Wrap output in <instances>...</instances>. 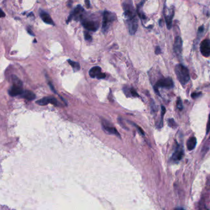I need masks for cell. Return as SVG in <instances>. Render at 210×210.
Returning <instances> with one entry per match:
<instances>
[{"instance_id": "12", "label": "cell", "mask_w": 210, "mask_h": 210, "mask_svg": "<svg viewBox=\"0 0 210 210\" xmlns=\"http://www.w3.org/2000/svg\"><path fill=\"white\" fill-rule=\"evenodd\" d=\"M24 90L22 89V85H19L14 84L13 86L11 87L9 91V94L11 96H20L23 93Z\"/></svg>"}, {"instance_id": "7", "label": "cell", "mask_w": 210, "mask_h": 210, "mask_svg": "<svg viewBox=\"0 0 210 210\" xmlns=\"http://www.w3.org/2000/svg\"><path fill=\"white\" fill-rule=\"evenodd\" d=\"M84 12V9L82 8L81 5H78L73 11V12L70 14L69 18L67 19V23L70 22L73 18H75L76 20L81 19L82 18V14Z\"/></svg>"}, {"instance_id": "8", "label": "cell", "mask_w": 210, "mask_h": 210, "mask_svg": "<svg viewBox=\"0 0 210 210\" xmlns=\"http://www.w3.org/2000/svg\"><path fill=\"white\" fill-rule=\"evenodd\" d=\"M200 51L202 55L208 58L210 55V41L209 39H206L203 40L200 44Z\"/></svg>"}, {"instance_id": "33", "label": "cell", "mask_w": 210, "mask_h": 210, "mask_svg": "<svg viewBox=\"0 0 210 210\" xmlns=\"http://www.w3.org/2000/svg\"><path fill=\"white\" fill-rule=\"evenodd\" d=\"M209 133V124L208 123V125H207V134Z\"/></svg>"}, {"instance_id": "20", "label": "cell", "mask_w": 210, "mask_h": 210, "mask_svg": "<svg viewBox=\"0 0 210 210\" xmlns=\"http://www.w3.org/2000/svg\"><path fill=\"white\" fill-rule=\"evenodd\" d=\"M68 62H69V64L72 66L73 70H74L75 72H77V71L79 70V69H80V65H79L78 62H74L70 59L68 60Z\"/></svg>"}, {"instance_id": "24", "label": "cell", "mask_w": 210, "mask_h": 210, "mask_svg": "<svg viewBox=\"0 0 210 210\" xmlns=\"http://www.w3.org/2000/svg\"><path fill=\"white\" fill-rule=\"evenodd\" d=\"M130 93H131V95L133 96H134V97H139L138 94L133 88H131V89H130Z\"/></svg>"}, {"instance_id": "27", "label": "cell", "mask_w": 210, "mask_h": 210, "mask_svg": "<svg viewBox=\"0 0 210 210\" xmlns=\"http://www.w3.org/2000/svg\"><path fill=\"white\" fill-rule=\"evenodd\" d=\"M156 105L154 103H152V104L151 105V109H152V111L153 112H156Z\"/></svg>"}, {"instance_id": "10", "label": "cell", "mask_w": 210, "mask_h": 210, "mask_svg": "<svg viewBox=\"0 0 210 210\" xmlns=\"http://www.w3.org/2000/svg\"><path fill=\"white\" fill-rule=\"evenodd\" d=\"M36 103L39 105H46L48 104H52L55 105H59L58 100L53 97H45L39 99L36 102Z\"/></svg>"}, {"instance_id": "21", "label": "cell", "mask_w": 210, "mask_h": 210, "mask_svg": "<svg viewBox=\"0 0 210 210\" xmlns=\"http://www.w3.org/2000/svg\"><path fill=\"white\" fill-rule=\"evenodd\" d=\"M177 107H178V109L179 110H183V103H182V101H181L180 98H178V101H177Z\"/></svg>"}, {"instance_id": "25", "label": "cell", "mask_w": 210, "mask_h": 210, "mask_svg": "<svg viewBox=\"0 0 210 210\" xmlns=\"http://www.w3.org/2000/svg\"><path fill=\"white\" fill-rule=\"evenodd\" d=\"M155 54H157V55H158V54H161V53H162V51H161V48H160V47H159V46H156V48H155Z\"/></svg>"}, {"instance_id": "22", "label": "cell", "mask_w": 210, "mask_h": 210, "mask_svg": "<svg viewBox=\"0 0 210 210\" xmlns=\"http://www.w3.org/2000/svg\"><path fill=\"white\" fill-rule=\"evenodd\" d=\"M84 38H85V39H86V40H88V41H91V40L92 37H91V36L88 32H85L84 33Z\"/></svg>"}, {"instance_id": "11", "label": "cell", "mask_w": 210, "mask_h": 210, "mask_svg": "<svg viewBox=\"0 0 210 210\" xmlns=\"http://www.w3.org/2000/svg\"><path fill=\"white\" fill-rule=\"evenodd\" d=\"M182 48H183V41L181 38L179 36L176 37L175 38L174 43V51L175 54L178 56L180 55L182 53Z\"/></svg>"}, {"instance_id": "15", "label": "cell", "mask_w": 210, "mask_h": 210, "mask_svg": "<svg viewBox=\"0 0 210 210\" xmlns=\"http://www.w3.org/2000/svg\"><path fill=\"white\" fill-rule=\"evenodd\" d=\"M40 17L41 19L43 20L44 22L47 24H49V25H54V23L52 19V18H51V16L46 12H44L43 11H40Z\"/></svg>"}, {"instance_id": "5", "label": "cell", "mask_w": 210, "mask_h": 210, "mask_svg": "<svg viewBox=\"0 0 210 210\" xmlns=\"http://www.w3.org/2000/svg\"><path fill=\"white\" fill-rule=\"evenodd\" d=\"M102 128H103L104 131L106 134L110 135H115L117 137L120 138V135L118 132L117 129L113 126H111L107 121L102 122Z\"/></svg>"}, {"instance_id": "4", "label": "cell", "mask_w": 210, "mask_h": 210, "mask_svg": "<svg viewBox=\"0 0 210 210\" xmlns=\"http://www.w3.org/2000/svg\"><path fill=\"white\" fill-rule=\"evenodd\" d=\"M174 86V83L172 79L169 77L160 79L158 80L156 85L154 86V88L158 89V88H164L166 89H171Z\"/></svg>"}, {"instance_id": "23", "label": "cell", "mask_w": 210, "mask_h": 210, "mask_svg": "<svg viewBox=\"0 0 210 210\" xmlns=\"http://www.w3.org/2000/svg\"><path fill=\"white\" fill-rule=\"evenodd\" d=\"M168 121H169L168 123H169V125L170 126V127H173V128L174 126H176V124L173 119H169Z\"/></svg>"}, {"instance_id": "29", "label": "cell", "mask_w": 210, "mask_h": 210, "mask_svg": "<svg viewBox=\"0 0 210 210\" xmlns=\"http://www.w3.org/2000/svg\"><path fill=\"white\" fill-rule=\"evenodd\" d=\"M49 86H50L51 89L53 91H54V93H57L56 91H55V89L54 88V86H53V85L52 84V83H51V82H49Z\"/></svg>"}, {"instance_id": "19", "label": "cell", "mask_w": 210, "mask_h": 210, "mask_svg": "<svg viewBox=\"0 0 210 210\" xmlns=\"http://www.w3.org/2000/svg\"><path fill=\"white\" fill-rule=\"evenodd\" d=\"M145 1L143 0V2H140L139 4L138 5L137 7V10H136V12H137V14H138V15L139 16V18L142 19V20H145L146 19V16L144 15L143 10H142V8H143V5L144 4Z\"/></svg>"}, {"instance_id": "9", "label": "cell", "mask_w": 210, "mask_h": 210, "mask_svg": "<svg viewBox=\"0 0 210 210\" xmlns=\"http://www.w3.org/2000/svg\"><path fill=\"white\" fill-rule=\"evenodd\" d=\"M82 25L87 30L96 32L99 28V24L93 20H84L82 21Z\"/></svg>"}, {"instance_id": "26", "label": "cell", "mask_w": 210, "mask_h": 210, "mask_svg": "<svg viewBox=\"0 0 210 210\" xmlns=\"http://www.w3.org/2000/svg\"><path fill=\"white\" fill-rule=\"evenodd\" d=\"M201 93H194L192 94V97L193 98H197L199 97V96L201 95Z\"/></svg>"}, {"instance_id": "17", "label": "cell", "mask_w": 210, "mask_h": 210, "mask_svg": "<svg viewBox=\"0 0 210 210\" xmlns=\"http://www.w3.org/2000/svg\"><path fill=\"white\" fill-rule=\"evenodd\" d=\"M174 14V11H172V13H170L168 15H166V14H164V19H165V22H166V24L168 29H170L171 27L172 20H173Z\"/></svg>"}, {"instance_id": "2", "label": "cell", "mask_w": 210, "mask_h": 210, "mask_svg": "<svg viewBox=\"0 0 210 210\" xmlns=\"http://www.w3.org/2000/svg\"><path fill=\"white\" fill-rule=\"evenodd\" d=\"M117 19L116 15L108 11H104L103 14V27L102 29L104 33L106 32L110 26V25L114 22Z\"/></svg>"}, {"instance_id": "6", "label": "cell", "mask_w": 210, "mask_h": 210, "mask_svg": "<svg viewBox=\"0 0 210 210\" xmlns=\"http://www.w3.org/2000/svg\"><path fill=\"white\" fill-rule=\"evenodd\" d=\"M89 76L91 78H97L99 79H104L106 77L105 73L102 72L101 68L98 66L92 67L91 69L89 70Z\"/></svg>"}, {"instance_id": "28", "label": "cell", "mask_w": 210, "mask_h": 210, "mask_svg": "<svg viewBox=\"0 0 210 210\" xmlns=\"http://www.w3.org/2000/svg\"><path fill=\"white\" fill-rule=\"evenodd\" d=\"M6 16V14L5 13L3 12V11H2V9H0V18H4V17Z\"/></svg>"}, {"instance_id": "1", "label": "cell", "mask_w": 210, "mask_h": 210, "mask_svg": "<svg viewBox=\"0 0 210 210\" xmlns=\"http://www.w3.org/2000/svg\"><path fill=\"white\" fill-rule=\"evenodd\" d=\"M175 73L179 81L183 85L186 84L190 80V73L188 69L183 64H178L175 67Z\"/></svg>"}, {"instance_id": "31", "label": "cell", "mask_w": 210, "mask_h": 210, "mask_svg": "<svg viewBox=\"0 0 210 210\" xmlns=\"http://www.w3.org/2000/svg\"><path fill=\"white\" fill-rule=\"evenodd\" d=\"M85 4H86V6L88 8H89L90 7L89 0H85Z\"/></svg>"}, {"instance_id": "18", "label": "cell", "mask_w": 210, "mask_h": 210, "mask_svg": "<svg viewBox=\"0 0 210 210\" xmlns=\"http://www.w3.org/2000/svg\"><path fill=\"white\" fill-rule=\"evenodd\" d=\"M197 145V139L195 137L190 138L187 142V147L189 150L191 151L195 149Z\"/></svg>"}, {"instance_id": "32", "label": "cell", "mask_w": 210, "mask_h": 210, "mask_svg": "<svg viewBox=\"0 0 210 210\" xmlns=\"http://www.w3.org/2000/svg\"><path fill=\"white\" fill-rule=\"evenodd\" d=\"M159 24H160V26H162V20H160V22H159Z\"/></svg>"}, {"instance_id": "16", "label": "cell", "mask_w": 210, "mask_h": 210, "mask_svg": "<svg viewBox=\"0 0 210 210\" xmlns=\"http://www.w3.org/2000/svg\"><path fill=\"white\" fill-rule=\"evenodd\" d=\"M20 96H21V98H23L28 100H33L36 98V96L35 94H34L32 91L28 90L24 91L23 93L21 94Z\"/></svg>"}, {"instance_id": "3", "label": "cell", "mask_w": 210, "mask_h": 210, "mask_svg": "<svg viewBox=\"0 0 210 210\" xmlns=\"http://www.w3.org/2000/svg\"><path fill=\"white\" fill-rule=\"evenodd\" d=\"M123 8L124 10V14L126 18L127 21L136 18V12L132 4L128 3H124L123 4Z\"/></svg>"}, {"instance_id": "13", "label": "cell", "mask_w": 210, "mask_h": 210, "mask_svg": "<svg viewBox=\"0 0 210 210\" xmlns=\"http://www.w3.org/2000/svg\"><path fill=\"white\" fill-rule=\"evenodd\" d=\"M129 32L131 35H134L138 28V21L137 18L128 21Z\"/></svg>"}, {"instance_id": "14", "label": "cell", "mask_w": 210, "mask_h": 210, "mask_svg": "<svg viewBox=\"0 0 210 210\" xmlns=\"http://www.w3.org/2000/svg\"><path fill=\"white\" fill-rule=\"evenodd\" d=\"M183 156H184L183 149L181 148V147H178L174 152L173 157L171 158V160L175 163L179 162L183 158Z\"/></svg>"}, {"instance_id": "30", "label": "cell", "mask_w": 210, "mask_h": 210, "mask_svg": "<svg viewBox=\"0 0 210 210\" xmlns=\"http://www.w3.org/2000/svg\"><path fill=\"white\" fill-rule=\"evenodd\" d=\"M27 32H28V33L30 34L31 35L34 36V33H33V32H32V29H31V28H30V27H28V28H27Z\"/></svg>"}]
</instances>
